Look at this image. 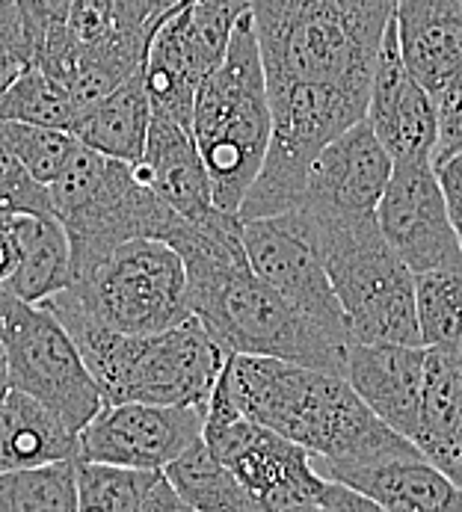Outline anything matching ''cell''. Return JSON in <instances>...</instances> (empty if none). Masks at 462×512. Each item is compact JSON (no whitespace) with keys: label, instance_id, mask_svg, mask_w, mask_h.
<instances>
[{"label":"cell","instance_id":"1f68e13d","mask_svg":"<svg viewBox=\"0 0 462 512\" xmlns=\"http://www.w3.org/2000/svg\"><path fill=\"white\" fill-rule=\"evenodd\" d=\"M33 63V48L18 3H0V92Z\"/></svg>","mask_w":462,"mask_h":512},{"label":"cell","instance_id":"8992f818","mask_svg":"<svg viewBox=\"0 0 462 512\" xmlns=\"http://www.w3.org/2000/svg\"><path fill=\"white\" fill-rule=\"evenodd\" d=\"M104 403H163L208 409L229 353L190 317L172 329L122 335L107 329L72 332Z\"/></svg>","mask_w":462,"mask_h":512},{"label":"cell","instance_id":"6da1fadb","mask_svg":"<svg viewBox=\"0 0 462 512\" xmlns=\"http://www.w3.org/2000/svg\"><path fill=\"white\" fill-rule=\"evenodd\" d=\"M240 214L187 222L166 240L187 267L193 317L226 350L344 373L350 338L273 291L246 261Z\"/></svg>","mask_w":462,"mask_h":512},{"label":"cell","instance_id":"4dcf8cb0","mask_svg":"<svg viewBox=\"0 0 462 512\" xmlns=\"http://www.w3.org/2000/svg\"><path fill=\"white\" fill-rule=\"evenodd\" d=\"M0 217H54L51 190L6 143L0 131Z\"/></svg>","mask_w":462,"mask_h":512},{"label":"cell","instance_id":"7402d4cb","mask_svg":"<svg viewBox=\"0 0 462 512\" xmlns=\"http://www.w3.org/2000/svg\"><path fill=\"white\" fill-rule=\"evenodd\" d=\"M77 459V430L21 388L0 394V471Z\"/></svg>","mask_w":462,"mask_h":512},{"label":"cell","instance_id":"d4e9b609","mask_svg":"<svg viewBox=\"0 0 462 512\" xmlns=\"http://www.w3.org/2000/svg\"><path fill=\"white\" fill-rule=\"evenodd\" d=\"M18 264L6 285L27 302H42L72 285V246L57 217H9Z\"/></svg>","mask_w":462,"mask_h":512},{"label":"cell","instance_id":"e0dca14e","mask_svg":"<svg viewBox=\"0 0 462 512\" xmlns=\"http://www.w3.org/2000/svg\"><path fill=\"white\" fill-rule=\"evenodd\" d=\"M424 367H427L424 344L350 341L344 376L377 418H383L400 436L412 439L421 418Z\"/></svg>","mask_w":462,"mask_h":512},{"label":"cell","instance_id":"484cf974","mask_svg":"<svg viewBox=\"0 0 462 512\" xmlns=\"http://www.w3.org/2000/svg\"><path fill=\"white\" fill-rule=\"evenodd\" d=\"M172 489L181 495L187 510L196 512H258L255 501L243 489V483L231 474L208 444L199 439L181 456H175L166 468Z\"/></svg>","mask_w":462,"mask_h":512},{"label":"cell","instance_id":"d6a6232c","mask_svg":"<svg viewBox=\"0 0 462 512\" xmlns=\"http://www.w3.org/2000/svg\"><path fill=\"white\" fill-rule=\"evenodd\" d=\"M436 107H439V137L433 148V166L454 154H462V86L442 95Z\"/></svg>","mask_w":462,"mask_h":512},{"label":"cell","instance_id":"3957f363","mask_svg":"<svg viewBox=\"0 0 462 512\" xmlns=\"http://www.w3.org/2000/svg\"><path fill=\"white\" fill-rule=\"evenodd\" d=\"M397 0H252L267 92H326L368 107Z\"/></svg>","mask_w":462,"mask_h":512},{"label":"cell","instance_id":"603a6c76","mask_svg":"<svg viewBox=\"0 0 462 512\" xmlns=\"http://www.w3.org/2000/svg\"><path fill=\"white\" fill-rule=\"evenodd\" d=\"M77 510L187 512L163 468L75 459Z\"/></svg>","mask_w":462,"mask_h":512},{"label":"cell","instance_id":"ac0fdd59","mask_svg":"<svg viewBox=\"0 0 462 512\" xmlns=\"http://www.w3.org/2000/svg\"><path fill=\"white\" fill-rule=\"evenodd\" d=\"M131 166L154 196L187 222L205 225L220 214H229L214 205L211 178L202 163L193 128L172 116L152 113L143 157Z\"/></svg>","mask_w":462,"mask_h":512},{"label":"cell","instance_id":"4316f807","mask_svg":"<svg viewBox=\"0 0 462 512\" xmlns=\"http://www.w3.org/2000/svg\"><path fill=\"white\" fill-rule=\"evenodd\" d=\"M75 459L0 471V512H75Z\"/></svg>","mask_w":462,"mask_h":512},{"label":"cell","instance_id":"cb8c5ba5","mask_svg":"<svg viewBox=\"0 0 462 512\" xmlns=\"http://www.w3.org/2000/svg\"><path fill=\"white\" fill-rule=\"evenodd\" d=\"M149 125L152 98L140 69L128 80H122L113 92H107L101 101H95L86 113H80L69 131L83 146L125 163H137L146 148Z\"/></svg>","mask_w":462,"mask_h":512},{"label":"cell","instance_id":"4fadbf2b","mask_svg":"<svg viewBox=\"0 0 462 512\" xmlns=\"http://www.w3.org/2000/svg\"><path fill=\"white\" fill-rule=\"evenodd\" d=\"M377 225L412 273L462 267V249L433 160H394Z\"/></svg>","mask_w":462,"mask_h":512},{"label":"cell","instance_id":"5bb4252c","mask_svg":"<svg viewBox=\"0 0 462 512\" xmlns=\"http://www.w3.org/2000/svg\"><path fill=\"white\" fill-rule=\"evenodd\" d=\"M391 169L388 148L362 119L311 160L297 208L320 222L374 220Z\"/></svg>","mask_w":462,"mask_h":512},{"label":"cell","instance_id":"277c9868","mask_svg":"<svg viewBox=\"0 0 462 512\" xmlns=\"http://www.w3.org/2000/svg\"><path fill=\"white\" fill-rule=\"evenodd\" d=\"M270 134L273 110L249 6L234 24L223 63L199 83L193 101V137L220 211H240L264 166Z\"/></svg>","mask_w":462,"mask_h":512},{"label":"cell","instance_id":"5b68a950","mask_svg":"<svg viewBox=\"0 0 462 512\" xmlns=\"http://www.w3.org/2000/svg\"><path fill=\"white\" fill-rule=\"evenodd\" d=\"M66 326L149 335L193 317L187 267L178 249L160 237H134L116 246L95 267L72 279L69 288L42 299Z\"/></svg>","mask_w":462,"mask_h":512},{"label":"cell","instance_id":"f546056e","mask_svg":"<svg viewBox=\"0 0 462 512\" xmlns=\"http://www.w3.org/2000/svg\"><path fill=\"white\" fill-rule=\"evenodd\" d=\"M0 131L12 151L21 157V163L42 181L51 184L75 157L77 140L69 128H48V125H27V122H3Z\"/></svg>","mask_w":462,"mask_h":512},{"label":"cell","instance_id":"9a60e30c","mask_svg":"<svg viewBox=\"0 0 462 512\" xmlns=\"http://www.w3.org/2000/svg\"><path fill=\"white\" fill-rule=\"evenodd\" d=\"M205 409L163 403H104L77 433V459L166 468L202 439Z\"/></svg>","mask_w":462,"mask_h":512},{"label":"cell","instance_id":"ab89813d","mask_svg":"<svg viewBox=\"0 0 462 512\" xmlns=\"http://www.w3.org/2000/svg\"><path fill=\"white\" fill-rule=\"evenodd\" d=\"M0 3H9V0H0Z\"/></svg>","mask_w":462,"mask_h":512},{"label":"cell","instance_id":"ba28073f","mask_svg":"<svg viewBox=\"0 0 462 512\" xmlns=\"http://www.w3.org/2000/svg\"><path fill=\"white\" fill-rule=\"evenodd\" d=\"M48 190L72 246V279L134 237L169 240L184 225V217L154 196L131 163L83 143Z\"/></svg>","mask_w":462,"mask_h":512},{"label":"cell","instance_id":"2e32d148","mask_svg":"<svg viewBox=\"0 0 462 512\" xmlns=\"http://www.w3.org/2000/svg\"><path fill=\"white\" fill-rule=\"evenodd\" d=\"M365 119L388 148L391 160H433L439 137V107L433 95L412 77L400 54L394 15L385 27Z\"/></svg>","mask_w":462,"mask_h":512},{"label":"cell","instance_id":"74e56055","mask_svg":"<svg viewBox=\"0 0 462 512\" xmlns=\"http://www.w3.org/2000/svg\"><path fill=\"white\" fill-rule=\"evenodd\" d=\"M454 356H457V365H460V370H462V338L457 341V344H454Z\"/></svg>","mask_w":462,"mask_h":512},{"label":"cell","instance_id":"f1b7e54d","mask_svg":"<svg viewBox=\"0 0 462 512\" xmlns=\"http://www.w3.org/2000/svg\"><path fill=\"white\" fill-rule=\"evenodd\" d=\"M415 314L424 347H454L462 338V267L415 273Z\"/></svg>","mask_w":462,"mask_h":512},{"label":"cell","instance_id":"8fae6325","mask_svg":"<svg viewBox=\"0 0 462 512\" xmlns=\"http://www.w3.org/2000/svg\"><path fill=\"white\" fill-rule=\"evenodd\" d=\"M249 6L252 0H193L160 21L143 63L152 113L193 128L196 89L223 63L234 24Z\"/></svg>","mask_w":462,"mask_h":512},{"label":"cell","instance_id":"7a4b0ae2","mask_svg":"<svg viewBox=\"0 0 462 512\" xmlns=\"http://www.w3.org/2000/svg\"><path fill=\"white\" fill-rule=\"evenodd\" d=\"M223 379L246 418L303 444L320 462L359 465L418 450L368 409L344 373L231 353Z\"/></svg>","mask_w":462,"mask_h":512},{"label":"cell","instance_id":"30bf717a","mask_svg":"<svg viewBox=\"0 0 462 512\" xmlns=\"http://www.w3.org/2000/svg\"><path fill=\"white\" fill-rule=\"evenodd\" d=\"M0 338L9 353V385L54 409L72 430H83L104 406L98 382L66 326L42 305L0 282Z\"/></svg>","mask_w":462,"mask_h":512},{"label":"cell","instance_id":"d6986e66","mask_svg":"<svg viewBox=\"0 0 462 512\" xmlns=\"http://www.w3.org/2000/svg\"><path fill=\"white\" fill-rule=\"evenodd\" d=\"M311 462L323 477L362 492L368 501H374L377 510L462 512V489L454 480H448L421 450L359 465L320 462L314 456Z\"/></svg>","mask_w":462,"mask_h":512},{"label":"cell","instance_id":"7c38bea8","mask_svg":"<svg viewBox=\"0 0 462 512\" xmlns=\"http://www.w3.org/2000/svg\"><path fill=\"white\" fill-rule=\"evenodd\" d=\"M240 222L243 252L255 276H261L273 291L282 293L317 323L350 338L344 308L329 282L306 211L291 208L282 214Z\"/></svg>","mask_w":462,"mask_h":512},{"label":"cell","instance_id":"ffe728a7","mask_svg":"<svg viewBox=\"0 0 462 512\" xmlns=\"http://www.w3.org/2000/svg\"><path fill=\"white\" fill-rule=\"evenodd\" d=\"M400 54L412 77L439 101L462 86V0H397Z\"/></svg>","mask_w":462,"mask_h":512},{"label":"cell","instance_id":"9c48e42d","mask_svg":"<svg viewBox=\"0 0 462 512\" xmlns=\"http://www.w3.org/2000/svg\"><path fill=\"white\" fill-rule=\"evenodd\" d=\"M308 220L329 282L344 308L350 341L421 344L415 314V273L388 246L377 217L359 222H320L308 214Z\"/></svg>","mask_w":462,"mask_h":512},{"label":"cell","instance_id":"8d00e7d4","mask_svg":"<svg viewBox=\"0 0 462 512\" xmlns=\"http://www.w3.org/2000/svg\"><path fill=\"white\" fill-rule=\"evenodd\" d=\"M9 388V353H6V344L0 338V394Z\"/></svg>","mask_w":462,"mask_h":512},{"label":"cell","instance_id":"f35d334b","mask_svg":"<svg viewBox=\"0 0 462 512\" xmlns=\"http://www.w3.org/2000/svg\"><path fill=\"white\" fill-rule=\"evenodd\" d=\"M184 3H193V0H181V6H184Z\"/></svg>","mask_w":462,"mask_h":512},{"label":"cell","instance_id":"83f0119b","mask_svg":"<svg viewBox=\"0 0 462 512\" xmlns=\"http://www.w3.org/2000/svg\"><path fill=\"white\" fill-rule=\"evenodd\" d=\"M0 119L48 128H72L77 119L69 89L39 66H27L0 92Z\"/></svg>","mask_w":462,"mask_h":512},{"label":"cell","instance_id":"e575fe53","mask_svg":"<svg viewBox=\"0 0 462 512\" xmlns=\"http://www.w3.org/2000/svg\"><path fill=\"white\" fill-rule=\"evenodd\" d=\"M436 175L442 181L445 199H448V211H451V222L457 231L462 249V154H454L442 163H436Z\"/></svg>","mask_w":462,"mask_h":512},{"label":"cell","instance_id":"d590c367","mask_svg":"<svg viewBox=\"0 0 462 512\" xmlns=\"http://www.w3.org/2000/svg\"><path fill=\"white\" fill-rule=\"evenodd\" d=\"M18 264V243H15V231L9 217H0V282H6L12 276Z\"/></svg>","mask_w":462,"mask_h":512},{"label":"cell","instance_id":"44dd1931","mask_svg":"<svg viewBox=\"0 0 462 512\" xmlns=\"http://www.w3.org/2000/svg\"><path fill=\"white\" fill-rule=\"evenodd\" d=\"M412 441L462 489V370L454 347H427L421 418Z\"/></svg>","mask_w":462,"mask_h":512},{"label":"cell","instance_id":"836d02e7","mask_svg":"<svg viewBox=\"0 0 462 512\" xmlns=\"http://www.w3.org/2000/svg\"><path fill=\"white\" fill-rule=\"evenodd\" d=\"M15 3H18L21 21H24L27 39H30V48H36V42L48 30L66 24V12H69L72 0H15Z\"/></svg>","mask_w":462,"mask_h":512},{"label":"cell","instance_id":"52a82bcc","mask_svg":"<svg viewBox=\"0 0 462 512\" xmlns=\"http://www.w3.org/2000/svg\"><path fill=\"white\" fill-rule=\"evenodd\" d=\"M202 441L223 465H229L258 510H377L374 501H368L362 492L323 477L303 444L246 418L234 406L223 373L205 409Z\"/></svg>","mask_w":462,"mask_h":512}]
</instances>
